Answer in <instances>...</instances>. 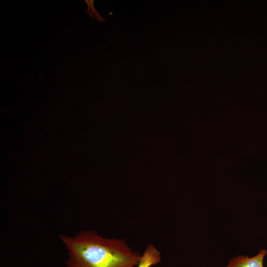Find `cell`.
<instances>
[{
    "label": "cell",
    "instance_id": "1",
    "mask_svg": "<svg viewBox=\"0 0 267 267\" xmlns=\"http://www.w3.org/2000/svg\"><path fill=\"white\" fill-rule=\"evenodd\" d=\"M60 238L67 253V267H135L141 256L125 239L104 237L91 230Z\"/></svg>",
    "mask_w": 267,
    "mask_h": 267
},
{
    "label": "cell",
    "instance_id": "2",
    "mask_svg": "<svg viewBox=\"0 0 267 267\" xmlns=\"http://www.w3.org/2000/svg\"><path fill=\"white\" fill-rule=\"evenodd\" d=\"M267 251L262 249L252 257L240 256L232 258L226 267H264L263 262Z\"/></svg>",
    "mask_w": 267,
    "mask_h": 267
},
{
    "label": "cell",
    "instance_id": "3",
    "mask_svg": "<svg viewBox=\"0 0 267 267\" xmlns=\"http://www.w3.org/2000/svg\"><path fill=\"white\" fill-rule=\"evenodd\" d=\"M162 260L161 253L153 244H148L141 254L139 262L135 267H151Z\"/></svg>",
    "mask_w": 267,
    "mask_h": 267
},
{
    "label": "cell",
    "instance_id": "4",
    "mask_svg": "<svg viewBox=\"0 0 267 267\" xmlns=\"http://www.w3.org/2000/svg\"><path fill=\"white\" fill-rule=\"evenodd\" d=\"M88 9L86 10V12L89 15L90 18L92 19H95L96 20L103 22L106 20L105 18H102L100 14L96 11L94 6V0H85Z\"/></svg>",
    "mask_w": 267,
    "mask_h": 267
}]
</instances>
